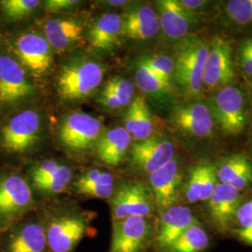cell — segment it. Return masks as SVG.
I'll list each match as a JSON object with an SVG mask.
<instances>
[{
	"label": "cell",
	"mask_w": 252,
	"mask_h": 252,
	"mask_svg": "<svg viewBox=\"0 0 252 252\" xmlns=\"http://www.w3.org/2000/svg\"><path fill=\"white\" fill-rule=\"evenodd\" d=\"M51 252H75L86 237H94L96 214L78 207L52 208L37 211Z\"/></svg>",
	"instance_id": "6da1fadb"
},
{
	"label": "cell",
	"mask_w": 252,
	"mask_h": 252,
	"mask_svg": "<svg viewBox=\"0 0 252 252\" xmlns=\"http://www.w3.org/2000/svg\"><path fill=\"white\" fill-rule=\"evenodd\" d=\"M36 209L29 181L19 172L0 173V233Z\"/></svg>",
	"instance_id": "7a4b0ae2"
},
{
	"label": "cell",
	"mask_w": 252,
	"mask_h": 252,
	"mask_svg": "<svg viewBox=\"0 0 252 252\" xmlns=\"http://www.w3.org/2000/svg\"><path fill=\"white\" fill-rule=\"evenodd\" d=\"M208 52V42L195 36H186L177 48L174 78L190 97L198 98L202 94Z\"/></svg>",
	"instance_id": "3957f363"
},
{
	"label": "cell",
	"mask_w": 252,
	"mask_h": 252,
	"mask_svg": "<svg viewBox=\"0 0 252 252\" xmlns=\"http://www.w3.org/2000/svg\"><path fill=\"white\" fill-rule=\"evenodd\" d=\"M105 70L99 63L79 60L64 65L57 79V89L62 99L68 101L88 97L102 83Z\"/></svg>",
	"instance_id": "277c9868"
},
{
	"label": "cell",
	"mask_w": 252,
	"mask_h": 252,
	"mask_svg": "<svg viewBox=\"0 0 252 252\" xmlns=\"http://www.w3.org/2000/svg\"><path fill=\"white\" fill-rule=\"evenodd\" d=\"M40 134V118L35 110L20 111L9 118L0 129V148L8 154L28 153Z\"/></svg>",
	"instance_id": "5b68a950"
},
{
	"label": "cell",
	"mask_w": 252,
	"mask_h": 252,
	"mask_svg": "<svg viewBox=\"0 0 252 252\" xmlns=\"http://www.w3.org/2000/svg\"><path fill=\"white\" fill-rule=\"evenodd\" d=\"M108 202L111 222L130 216L151 218L156 207L151 189L139 181H122Z\"/></svg>",
	"instance_id": "8992f818"
},
{
	"label": "cell",
	"mask_w": 252,
	"mask_h": 252,
	"mask_svg": "<svg viewBox=\"0 0 252 252\" xmlns=\"http://www.w3.org/2000/svg\"><path fill=\"white\" fill-rule=\"evenodd\" d=\"M0 252H51L36 209L0 233Z\"/></svg>",
	"instance_id": "52a82bcc"
},
{
	"label": "cell",
	"mask_w": 252,
	"mask_h": 252,
	"mask_svg": "<svg viewBox=\"0 0 252 252\" xmlns=\"http://www.w3.org/2000/svg\"><path fill=\"white\" fill-rule=\"evenodd\" d=\"M9 48L27 73L35 78L44 76L53 65L52 48L45 36L36 32H26L15 36Z\"/></svg>",
	"instance_id": "ba28073f"
},
{
	"label": "cell",
	"mask_w": 252,
	"mask_h": 252,
	"mask_svg": "<svg viewBox=\"0 0 252 252\" xmlns=\"http://www.w3.org/2000/svg\"><path fill=\"white\" fill-rule=\"evenodd\" d=\"M111 223L108 252H145L154 240L155 229L151 218L130 216Z\"/></svg>",
	"instance_id": "9c48e42d"
},
{
	"label": "cell",
	"mask_w": 252,
	"mask_h": 252,
	"mask_svg": "<svg viewBox=\"0 0 252 252\" xmlns=\"http://www.w3.org/2000/svg\"><path fill=\"white\" fill-rule=\"evenodd\" d=\"M34 85L26 68L9 54H0V106L17 105L34 94Z\"/></svg>",
	"instance_id": "30bf717a"
},
{
	"label": "cell",
	"mask_w": 252,
	"mask_h": 252,
	"mask_svg": "<svg viewBox=\"0 0 252 252\" xmlns=\"http://www.w3.org/2000/svg\"><path fill=\"white\" fill-rule=\"evenodd\" d=\"M210 111L226 135H239L246 126V109L242 92L226 86L220 89L210 101Z\"/></svg>",
	"instance_id": "8fae6325"
},
{
	"label": "cell",
	"mask_w": 252,
	"mask_h": 252,
	"mask_svg": "<svg viewBox=\"0 0 252 252\" xmlns=\"http://www.w3.org/2000/svg\"><path fill=\"white\" fill-rule=\"evenodd\" d=\"M102 133L97 118L84 112H74L64 119L59 136L63 146L74 153H85L96 145Z\"/></svg>",
	"instance_id": "7c38bea8"
},
{
	"label": "cell",
	"mask_w": 252,
	"mask_h": 252,
	"mask_svg": "<svg viewBox=\"0 0 252 252\" xmlns=\"http://www.w3.org/2000/svg\"><path fill=\"white\" fill-rule=\"evenodd\" d=\"M234 80L233 49L230 41L221 36H214L209 44V52L204 69V88L213 91L226 87Z\"/></svg>",
	"instance_id": "4fadbf2b"
},
{
	"label": "cell",
	"mask_w": 252,
	"mask_h": 252,
	"mask_svg": "<svg viewBox=\"0 0 252 252\" xmlns=\"http://www.w3.org/2000/svg\"><path fill=\"white\" fill-rule=\"evenodd\" d=\"M174 154V145L167 137L152 135L132 146L130 164L135 171L151 175L172 160Z\"/></svg>",
	"instance_id": "5bb4252c"
},
{
	"label": "cell",
	"mask_w": 252,
	"mask_h": 252,
	"mask_svg": "<svg viewBox=\"0 0 252 252\" xmlns=\"http://www.w3.org/2000/svg\"><path fill=\"white\" fill-rule=\"evenodd\" d=\"M197 223L189 207L174 205L160 211L154 234L155 247L165 252L190 226Z\"/></svg>",
	"instance_id": "9a60e30c"
},
{
	"label": "cell",
	"mask_w": 252,
	"mask_h": 252,
	"mask_svg": "<svg viewBox=\"0 0 252 252\" xmlns=\"http://www.w3.org/2000/svg\"><path fill=\"white\" fill-rule=\"evenodd\" d=\"M149 180L156 208L162 211L176 205L182 182V174L177 159L173 158L149 175Z\"/></svg>",
	"instance_id": "2e32d148"
},
{
	"label": "cell",
	"mask_w": 252,
	"mask_h": 252,
	"mask_svg": "<svg viewBox=\"0 0 252 252\" xmlns=\"http://www.w3.org/2000/svg\"><path fill=\"white\" fill-rule=\"evenodd\" d=\"M173 124L186 134L207 137L213 133L214 121L209 107L201 102L177 106L171 114Z\"/></svg>",
	"instance_id": "e0dca14e"
},
{
	"label": "cell",
	"mask_w": 252,
	"mask_h": 252,
	"mask_svg": "<svg viewBox=\"0 0 252 252\" xmlns=\"http://www.w3.org/2000/svg\"><path fill=\"white\" fill-rule=\"evenodd\" d=\"M157 15L164 36L170 39H183L188 36L197 21L196 15L185 9L178 0L156 2Z\"/></svg>",
	"instance_id": "ac0fdd59"
},
{
	"label": "cell",
	"mask_w": 252,
	"mask_h": 252,
	"mask_svg": "<svg viewBox=\"0 0 252 252\" xmlns=\"http://www.w3.org/2000/svg\"><path fill=\"white\" fill-rule=\"evenodd\" d=\"M241 196L238 190L224 183H218L208 199V207L213 222L220 229L225 230L235 218L240 207Z\"/></svg>",
	"instance_id": "d6986e66"
},
{
	"label": "cell",
	"mask_w": 252,
	"mask_h": 252,
	"mask_svg": "<svg viewBox=\"0 0 252 252\" xmlns=\"http://www.w3.org/2000/svg\"><path fill=\"white\" fill-rule=\"evenodd\" d=\"M73 189L79 195L87 198L109 200L118 184L110 172L92 168L83 172L72 182Z\"/></svg>",
	"instance_id": "ffe728a7"
},
{
	"label": "cell",
	"mask_w": 252,
	"mask_h": 252,
	"mask_svg": "<svg viewBox=\"0 0 252 252\" xmlns=\"http://www.w3.org/2000/svg\"><path fill=\"white\" fill-rule=\"evenodd\" d=\"M160 29L157 11L149 5H138L123 19V36L145 40L156 36Z\"/></svg>",
	"instance_id": "44dd1931"
},
{
	"label": "cell",
	"mask_w": 252,
	"mask_h": 252,
	"mask_svg": "<svg viewBox=\"0 0 252 252\" xmlns=\"http://www.w3.org/2000/svg\"><path fill=\"white\" fill-rule=\"evenodd\" d=\"M44 34L51 48L63 54L82 40L83 26L74 19H51L44 25Z\"/></svg>",
	"instance_id": "7402d4cb"
},
{
	"label": "cell",
	"mask_w": 252,
	"mask_h": 252,
	"mask_svg": "<svg viewBox=\"0 0 252 252\" xmlns=\"http://www.w3.org/2000/svg\"><path fill=\"white\" fill-rule=\"evenodd\" d=\"M131 144V135L123 127L110 129L96 143V156L105 165L116 167L126 158Z\"/></svg>",
	"instance_id": "603a6c76"
},
{
	"label": "cell",
	"mask_w": 252,
	"mask_h": 252,
	"mask_svg": "<svg viewBox=\"0 0 252 252\" xmlns=\"http://www.w3.org/2000/svg\"><path fill=\"white\" fill-rule=\"evenodd\" d=\"M123 36V18L117 13H105L91 27L89 41L94 50L109 51Z\"/></svg>",
	"instance_id": "cb8c5ba5"
},
{
	"label": "cell",
	"mask_w": 252,
	"mask_h": 252,
	"mask_svg": "<svg viewBox=\"0 0 252 252\" xmlns=\"http://www.w3.org/2000/svg\"><path fill=\"white\" fill-rule=\"evenodd\" d=\"M72 169L61 163V165L44 180L31 185V188L45 196H55L63 193L71 185Z\"/></svg>",
	"instance_id": "d4e9b609"
},
{
	"label": "cell",
	"mask_w": 252,
	"mask_h": 252,
	"mask_svg": "<svg viewBox=\"0 0 252 252\" xmlns=\"http://www.w3.org/2000/svg\"><path fill=\"white\" fill-rule=\"evenodd\" d=\"M208 245V236L202 227L195 223L188 228L165 252H201Z\"/></svg>",
	"instance_id": "484cf974"
},
{
	"label": "cell",
	"mask_w": 252,
	"mask_h": 252,
	"mask_svg": "<svg viewBox=\"0 0 252 252\" xmlns=\"http://www.w3.org/2000/svg\"><path fill=\"white\" fill-rule=\"evenodd\" d=\"M135 83L139 90L154 96H162L172 89L170 81L159 77L141 63L135 71Z\"/></svg>",
	"instance_id": "4316f807"
},
{
	"label": "cell",
	"mask_w": 252,
	"mask_h": 252,
	"mask_svg": "<svg viewBox=\"0 0 252 252\" xmlns=\"http://www.w3.org/2000/svg\"><path fill=\"white\" fill-rule=\"evenodd\" d=\"M39 5L38 0H1L0 10L9 21H19L33 13Z\"/></svg>",
	"instance_id": "83f0119b"
},
{
	"label": "cell",
	"mask_w": 252,
	"mask_h": 252,
	"mask_svg": "<svg viewBox=\"0 0 252 252\" xmlns=\"http://www.w3.org/2000/svg\"><path fill=\"white\" fill-rule=\"evenodd\" d=\"M138 111L135 123V130L132 134L136 141H141L152 136L153 122L150 108L143 96L138 95Z\"/></svg>",
	"instance_id": "f1b7e54d"
},
{
	"label": "cell",
	"mask_w": 252,
	"mask_h": 252,
	"mask_svg": "<svg viewBox=\"0 0 252 252\" xmlns=\"http://www.w3.org/2000/svg\"><path fill=\"white\" fill-rule=\"evenodd\" d=\"M139 63L143 64L159 77L171 82L175 71V62L170 56L164 54L148 56L141 59Z\"/></svg>",
	"instance_id": "f546056e"
},
{
	"label": "cell",
	"mask_w": 252,
	"mask_h": 252,
	"mask_svg": "<svg viewBox=\"0 0 252 252\" xmlns=\"http://www.w3.org/2000/svg\"><path fill=\"white\" fill-rule=\"evenodd\" d=\"M225 11L229 19L239 26L252 25V0H230Z\"/></svg>",
	"instance_id": "4dcf8cb0"
},
{
	"label": "cell",
	"mask_w": 252,
	"mask_h": 252,
	"mask_svg": "<svg viewBox=\"0 0 252 252\" xmlns=\"http://www.w3.org/2000/svg\"><path fill=\"white\" fill-rule=\"evenodd\" d=\"M252 166L251 162H249L246 157L242 155H234L219 168L217 172V177L220 180V183L228 184L235 177Z\"/></svg>",
	"instance_id": "1f68e13d"
},
{
	"label": "cell",
	"mask_w": 252,
	"mask_h": 252,
	"mask_svg": "<svg viewBox=\"0 0 252 252\" xmlns=\"http://www.w3.org/2000/svg\"><path fill=\"white\" fill-rule=\"evenodd\" d=\"M105 85L113 93L122 107H126L132 103L135 94L133 82L122 77H113L108 80Z\"/></svg>",
	"instance_id": "d6a6232c"
},
{
	"label": "cell",
	"mask_w": 252,
	"mask_h": 252,
	"mask_svg": "<svg viewBox=\"0 0 252 252\" xmlns=\"http://www.w3.org/2000/svg\"><path fill=\"white\" fill-rule=\"evenodd\" d=\"M203 186V164L193 166L189 171L186 186V199L189 203H196L200 200Z\"/></svg>",
	"instance_id": "836d02e7"
},
{
	"label": "cell",
	"mask_w": 252,
	"mask_h": 252,
	"mask_svg": "<svg viewBox=\"0 0 252 252\" xmlns=\"http://www.w3.org/2000/svg\"><path fill=\"white\" fill-rule=\"evenodd\" d=\"M61 162L56 160H46L43 162H39L36 165L32 166L29 170V183L30 185L36 183L40 180H44L52 173H54L59 166Z\"/></svg>",
	"instance_id": "e575fe53"
},
{
	"label": "cell",
	"mask_w": 252,
	"mask_h": 252,
	"mask_svg": "<svg viewBox=\"0 0 252 252\" xmlns=\"http://www.w3.org/2000/svg\"><path fill=\"white\" fill-rule=\"evenodd\" d=\"M216 168L212 164H203V186L201 192V201H208L211 194L216 188L217 183Z\"/></svg>",
	"instance_id": "d590c367"
},
{
	"label": "cell",
	"mask_w": 252,
	"mask_h": 252,
	"mask_svg": "<svg viewBox=\"0 0 252 252\" xmlns=\"http://www.w3.org/2000/svg\"><path fill=\"white\" fill-rule=\"evenodd\" d=\"M240 65L244 73L248 76H252V47L250 40H244L239 53Z\"/></svg>",
	"instance_id": "8d00e7d4"
},
{
	"label": "cell",
	"mask_w": 252,
	"mask_h": 252,
	"mask_svg": "<svg viewBox=\"0 0 252 252\" xmlns=\"http://www.w3.org/2000/svg\"><path fill=\"white\" fill-rule=\"evenodd\" d=\"M79 4L80 2L77 0H49L46 1L44 9L46 12L58 13L74 9Z\"/></svg>",
	"instance_id": "74e56055"
},
{
	"label": "cell",
	"mask_w": 252,
	"mask_h": 252,
	"mask_svg": "<svg viewBox=\"0 0 252 252\" xmlns=\"http://www.w3.org/2000/svg\"><path fill=\"white\" fill-rule=\"evenodd\" d=\"M235 218L242 228L252 225V199L239 207Z\"/></svg>",
	"instance_id": "f35d334b"
},
{
	"label": "cell",
	"mask_w": 252,
	"mask_h": 252,
	"mask_svg": "<svg viewBox=\"0 0 252 252\" xmlns=\"http://www.w3.org/2000/svg\"><path fill=\"white\" fill-rule=\"evenodd\" d=\"M252 182V166L246 169L245 171L239 174L237 177H235L234 180H231L228 185H230L232 188L240 191L242 189L247 188Z\"/></svg>",
	"instance_id": "ab89813d"
},
{
	"label": "cell",
	"mask_w": 252,
	"mask_h": 252,
	"mask_svg": "<svg viewBox=\"0 0 252 252\" xmlns=\"http://www.w3.org/2000/svg\"><path fill=\"white\" fill-rule=\"evenodd\" d=\"M99 101L106 108L112 109V110H117L119 108H122V105L118 101L116 96L106 85L104 86L103 91L101 92Z\"/></svg>",
	"instance_id": "60d3db41"
},
{
	"label": "cell",
	"mask_w": 252,
	"mask_h": 252,
	"mask_svg": "<svg viewBox=\"0 0 252 252\" xmlns=\"http://www.w3.org/2000/svg\"><path fill=\"white\" fill-rule=\"evenodd\" d=\"M180 3L189 12L196 15L198 11L206 9L210 2L206 0H180Z\"/></svg>",
	"instance_id": "b9f144b4"
},
{
	"label": "cell",
	"mask_w": 252,
	"mask_h": 252,
	"mask_svg": "<svg viewBox=\"0 0 252 252\" xmlns=\"http://www.w3.org/2000/svg\"><path fill=\"white\" fill-rule=\"evenodd\" d=\"M236 234L245 243L252 246V225L238 229L236 231Z\"/></svg>",
	"instance_id": "7bdbcfd3"
},
{
	"label": "cell",
	"mask_w": 252,
	"mask_h": 252,
	"mask_svg": "<svg viewBox=\"0 0 252 252\" xmlns=\"http://www.w3.org/2000/svg\"><path fill=\"white\" fill-rule=\"evenodd\" d=\"M107 3H108V5H109V6L120 7V6H125V5H126V4L129 3V2H128V1H123V0H121V1H108Z\"/></svg>",
	"instance_id": "ee69618b"
},
{
	"label": "cell",
	"mask_w": 252,
	"mask_h": 252,
	"mask_svg": "<svg viewBox=\"0 0 252 252\" xmlns=\"http://www.w3.org/2000/svg\"><path fill=\"white\" fill-rule=\"evenodd\" d=\"M250 40V43H251V45H252V38H251V39H249Z\"/></svg>",
	"instance_id": "f6af8a7d"
}]
</instances>
